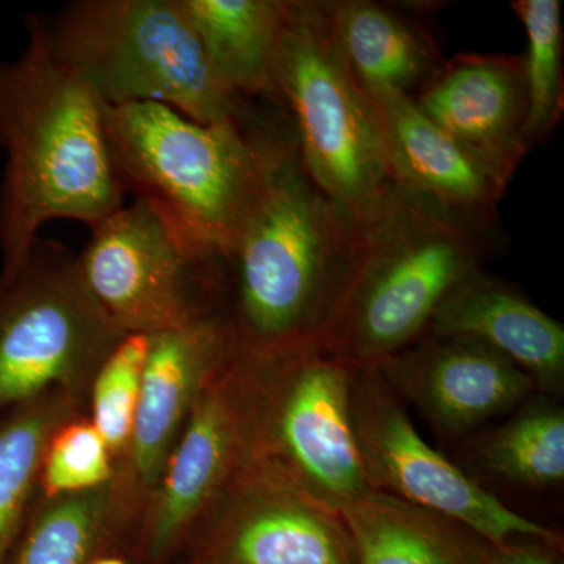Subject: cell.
Masks as SVG:
<instances>
[{
    "instance_id": "6da1fadb",
    "label": "cell",
    "mask_w": 564,
    "mask_h": 564,
    "mask_svg": "<svg viewBox=\"0 0 564 564\" xmlns=\"http://www.w3.org/2000/svg\"><path fill=\"white\" fill-rule=\"evenodd\" d=\"M243 126L251 181L223 256L237 344L318 343L350 278L359 225L315 184L280 102L251 101Z\"/></svg>"
},
{
    "instance_id": "7a4b0ae2",
    "label": "cell",
    "mask_w": 564,
    "mask_h": 564,
    "mask_svg": "<svg viewBox=\"0 0 564 564\" xmlns=\"http://www.w3.org/2000/svg\"><path fill=\"white\" fill-rule=\"evenodd\" d=\"M28 50L0 63V147L7 152L0 191L2 273L20 269L46 223L90 228L124 204L111 162L104 104L52 57L33 18Z\"/></svg>"
},
{
    "instance_id": "3957f363",
    "label": "cell",
    "mask_w": 564,
    "mask_h": 564,
    "mask_svg": "<svg viewBox=\"0 0 564 564\" xmlns=\"http://www.w3.org/2000/svg\"><path fill=\"white\" fill-rule=\"evenodd\" d=\"M497 232L393 181L359 223L355 263L318 345L355 369H377L422 339L441 303L484 272Z\"/></svg>"
},
{
    "instance_id": "277c9868",
    "label": "cell",
    "mask_w": 564,
    "mask_h": 564,
    "mask_svg": "<svg viewBox=\"0 0 564 564\" xmlns=\"http://www.w3.org/2000/svg\"><path fill=\"white\" fill-rule=\"evenodd\" d=\"M355 372L318 343L237 344L229 361L248 458L339 511L370 491L352 432Z\"/></svg>"
},
{
    "instance_id": "5b68a950",
    "label": "cell",
    "mask_w": 564,
    "mask_h": 564,
    "mask_svg": "<svg viewBox=\"0 0 564 564\" xmlns=\"http://www.w3.org/2000/svg\"><path fill=\"white\" fill-rule=\"evenodd\" d=\"M32 18L52 57L104 106L162 104L203 124L247 110L212 73L181 0H76Z\"/></svg>"
},
{
    "instance_id": "8992f818",
    "label": "cell",
    "mask_w": 564,
    "mask_h": 564,
    "mask_svg": "<svg viewBox=\"0 0 564 564\" xmlns=\"http://www.w3.org/2000/svg\"><path fill=\"white\" fill-rule=\"evenodd\" d=\"M273 74L307 172L359 225L393 180L372 107L337 51L323 0H282Z\"/></svg>"
},
{
    "instance_id": "52a82bcc",
    "label": "cell",
    "mask_w": 564,
    "mask_h": 564,
    "mask_svg": "<svg viewBox=\"0 0 564 564\" xmlns=\"http://www.w3.org/2000/svg\"><path fill=\"white\" fill-rule=\"evenodd\" d=\"M243 115L203 124L162 104L104 106L110 158L124 192L155 204L221 262L251 181Z\"/></svg>"
},
{
    "instance_id": "ba28073f",
    "label": "cell",
    "mask_w": 564,
    "mask_h": 564,
    "mask_svg": "<svg viewBox=\"0 0 564 564\" xmlns=\"http://www.w3.org/2000/svg\"><path fill=\"white\" fill-rule=\"evenodd\" d=\"M122 336L82 284L76 256L36 240L20 269L0 274V413L55 391L84 397Z\"/></svg>"
},
{
    "instance_id": "9c48e42d",
    "label": "cell",
    "mask_w": 564,
    "mask_h": 564,
    "mask_svg": "<svg viewBox=\"0 0 564 564\" xmlns=\"http://www.w3.org/2000/svg\"><path fill=\"white\" fill-rule=\"evenodd\" d=\"M88 229L77 274L122 333L152 336L220 310L223 262L155 204L132 198Z\"/></svg>"
},
{
    "instance_id": "30bf717a",
    "label": "cell",
    "mask_w": 564,
    "mask_h": 564,
    "mask_svg": "<svg viewBox=\"0 0 564 564\" xmlns=\"http://www.w3.org/2000/svg\"><path fill=\"white\" fill-rule=\"evenodd\" d=\"M351 421L370 491L454 519L489 544L532 538L563 547L562 534L516 513L434 451L377 369H356Z\"/></svg>"
},
{
    "instance_id": "8fae6325",
    "label": "cell",
    "mask_w": 564,
    "mask_h": 564,
    "mask_svg": "<svg viewBox=\"0 0 564 564\" xmlns=\"http://www.w3.org/2000/svg\"><path fill=\"white\" fill-rule=\"evenodd\" d=\"M184 552L185 564H356L343 513L250 458Z\"/></svg>"
},
{
    "instance_id": "7c38bea8",
    "label": "cell",
    "mask_w": 564,
    "mask_h": 564,
    "mask_svg": "<svg viewBox=\"0 0 564 564\" xmlns=\"http://www.w3.org/2000/svg\"><path fill=\"white\" fill-rule=\"evenodd\" d=\"M229 361L199 392L144 505L133 545L137 564H169L184 552L192 534L247 462V440Z\"/></svg>"
},
{
    "instance_id": "4fadbf2b",
    "label": "cell",
    "mask_w": 564,
    "mask_h": 564,
    "mask_svg": "<svg viewBox=\"0 0 564 564\" xmlns=\"http://www.w3.org/2000/svg\"><path fill=\"white\" fill-rule=\"evenodd\" d=\"M236 345L229 314L223 310L152 334L131 443L118 466L133 519L143 513L199 392L229 361Z\"/></svg>"
},
{
    "instance_id": "5bb4252c",
    "label": "cell",
    "mask_w": 564,
    "mask_h": 564,
    "mask_svg": "<svg viewBox=\"0 0 564 564\" xmlns=\"http://www.w3.org/2000/svg\"><path fill=\"white\" fill-rule=\"evenodd\" d=\"M404 402L444 440H462L525 402L536 389L518 366L488 345L425 336L377 367Z\"/></svg>"
},
{
    "instance_id": "9a60e30c",
    "label": "cell",
    "mask_w": 564,
    "mask_h": 564,
    "mask_svg": "<svg viewBox=\"0 0 564 564\" xmlns=\"http://www.w3.org/2000/svg\"><path fill=\"white\" fill-rule=\"evenodd\" d=\"M414 101L445 135L508 187L530 152L524 139V55H454L437 66Z\"/></svg>"
},
{
    "instance_id": "2e32d148",
    "label": "cell",
    "mask_w": 564,
    "mask_h": 564,
    "mask_svg": "<svg viewBox=\"0 0 564 564\" xmlns=\"http://www.w3.org/2000/svg\"><path fill=\"white\" fill-rule=\"evenodd\" d=\"M366 93V91H364ZM392 180L480 228L499 229L505 191L403 93H366Z\"/></svg>"
},
{
    "instance_id": "e0dca14e",
    "label": "cell",
    "mask_w": 564,
    "mask_h": 564,
    "mask_svg": "<svg viewBox=\"0 0 564 564\" xmlns=\"http://www.w3.org/2000/svg\"><path fill=\"white\" fill-rule=\"evenodd\" d=\"M429 336L488 345L547 395L564 392V328L510 285L480 272L455 289L430 322Z\"/></svg>"
},
{
    "instance_id": "ac0fdd59",
    "label": "cell",
    "mask_w": 564,
    "mask_h": 564,
    "mask_svg": "<svg viewBox=\"0 0 564 564\" xmlns=\"http://www.w3.org/2000/svg\"><path fill=\"white\" fill-rule=\"evenodd\" d=\"M334 43L366 93L410 95L443 63L430 32L373 0H323Z\"/></svg>"
},
{
    "instance_id": "d6986e66",
    "label": "cell",
    "mask_w": 564,
    "mask_h": 564,
    "mask_svg": "<svg viewBox=\"0 0 564 564\" xmlns=\"http://www.w3.org/2000/svg\"><path fill=\"white\" fill-rule=\"evenodd\" d=\"M356 564H478L488 541L454 519L369 491L345 505Z\"/></svg>"
},
{
    "instance_id": "ffe728a7",
    "label": "cell",
    "mask_w": 564,
    "mask_h": 564,
    "mask_svg": "<svg viewBox=\"0 0 564 564\" xmlns=\"http://www.w3.org/2000/svg\"><path fill=\"white\" fill-rule=\"evenodd\" d=\"M212 73L234 98L276 101L282 0H181Z\"/></svg>"
},
{
    "instance_id": "44dd1931",
    "label": "cell",
    "mask_w": 564,
    "mask_h": 564,
    "mask_svg": "<svg viewBox=\"0 0 564 564\" xmlns=\"http://www.w3.org/2000/svg\"><path fill=\"white\" fill-rule=\"evenodd\" d=\"M133 521L120 478L90 491L44 499L29 516L6 564H90L118 552Z\"/></svg>"
},
{
    "instance_id": "7402d4cb",
    "label": "cell",
    "mask_w": 564,
    "mask_h": 564,
    "mask_svg": "<svg viewBox=\"0 0 564 564\" xmlns=\"http://www.w3.org/2000/svg\"><path fill=\"white\" fill-rule=\"evenodd\" d=\"M82 397L55 391L9 411L0 423V564L17 544L52 434L76 417Z\"/></svg>"
},
{
    "instance_id": "603a6c76",
    "label": "cell",
    "mask_w": 564,
    "mask_h": 564,
    "mask_svg": "<svg viewBox=\"0 0 564 564\" xmlns=\"http://www.w3.org/2000/svg\"><path fill=\"white\" fill-rule=\"evenodd\" d=\"M473 458L496 480L547 489L564 480V411L536 400L473 443Z\"/></svg>"
},
{
    "instance_id": "cb8c5ba5",
    "label": "cell",
    "mask_w": 564,
    "mask_h": 564,
    "mask_svg": "<svg viewBox=\"0 0 564 564\" xmlns=\"http://www.w3.org/2000/svg\"><path fill=\"white\" fill-rule=\"evenodd\" d=\"M511 9L524 25L527 35L524 139L532 151L534 144L547 140L563 117V3L560 0H514Z\"/></svg>"
},
{
    "instance_id": "d4e9b609",
    "label": "cell",
    "mask_w": 564,
    "mask_h": 564,
    "mask_svg": "<svg viewBox=\"0 0 564 564\" xmlns=\"http://www.w3.org/2000/svg\"><path fill=\"white\" fill-rule=\"evenodd\" d=\"M150 343L148 334H124L91 380L90 422L109 445L118 466L131 443Z\"/></svg>"
},
{
    "instance_id": "484cf974",
    "label": "cell",
    "mask_w": 564,
    "mask_h": 564,
    "mask_svg": "<svg viewBox=\"0 0 564 564\" xmlns=\"http://www.w3.org/2000/svg\"><path fill=\"white\" fill-rule=\"evenodd\" d=\"M118 464L90 419L76 417L52 434L41 467L44 499L90 491L109 484Z\"/></svg>"
},
{
    "instance_id": "4316f807",
    "label": "cell",
    "mask_w": 564,
    "mask_h": 564,
    "mask_svg": "<svg viewBox=\"0 0 564 564\" xmlns=\"http://www.w3.org/2000/svg\"><path fill=\"white\" fill-rule=\"evenodd\" d=\"M562 547L532 540L516 538L503 544H486L478 564H563Z\"/></svg>"
},
{
    "instance_id": "83f0119b",
    "label": "cell",
    "mask_w": 564,
    "mask_h": 564,
    "mask_svg": "<svg viewBox=\"0 0 564 564\" xmlns=\"http://www.w3.org/2000/svg\"><path fill=\"white\" fill-rule=\"evenodd\" d=\"M90 564H132L131 560L126 558L120 552H109V554H102L96 556Z\"/></svg>"
}]
</instances>
